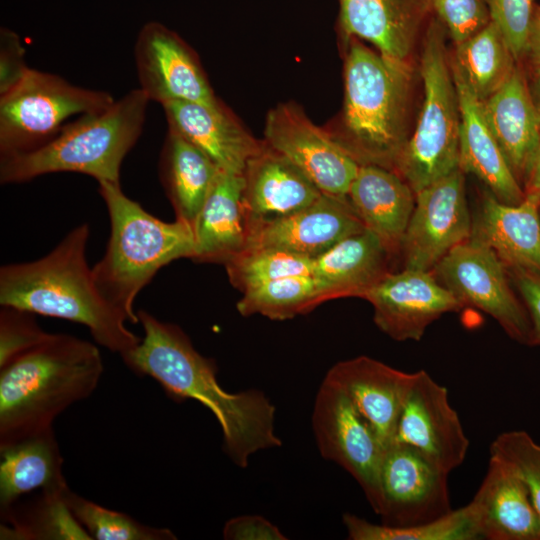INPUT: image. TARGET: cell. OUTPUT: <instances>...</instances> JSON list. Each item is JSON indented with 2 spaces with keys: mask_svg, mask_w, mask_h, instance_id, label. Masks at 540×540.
<instances>
[{
  "mask_svg": "<svg viewBox=\"0 0 540 540\" xmlns=\"http://www.w3.org/2000/svg\"><path fill=\"white\" fill-rule=\"evenodd\" d=\"M392 255L369 230L352 234L313 259L315 276L330 300L360 297L390 272Z\"/></svg>",
  "mask_w": 540,
  "mask_h": 540,
  "instance_id": "obj_28",
  "label": "cell"
},
{
  "mask_svg": "<svg viewBox=\"0 0 540 540\" xmlns=\"http://www.w3.org/2000/svg\"><path fill=\"white\" fill-rule=\"evenodd\" d=\"M448 475L407 445L388 446L380 471L381 523L410 527L450 513Z\"/></svg>",
  "mask_w": 540,
  "mask_h": 540,
  "instance_id": "obj_12",
  "label": "cell"
},
{
  "mask_svg": "<svg viewBox=\"0 0 540 540\" xmlns=\"http://www.w3.org/2000/svg\"><path fill=\"white\" fill-rule=\"evenodd\" d=\"M168 127L204 152L220 170L243 174L262 149L223 106L189 101L162 105Z\"/></svg>",
  "mask_w": 540,
  "mask_h": 540,
  "instance_id": "obj_22",
  "label": "cell"
},
{
  "mask_svg": "<svg viewBox=\"0 0 540 540\" xmlns=\"http://www.w3.org/2000/svg\"><path fill=\"white\" fill-rule=\"evenodd\" d=\"M487 122L516 178L526 182L540 141V112L518 69L482 101Z\"/></svg>",
  "mask_w": 540,
  "mask_h": 540,
  "instance_id": "obj_27",
  "label": "cell"
},
{
  "mask_svg": "<svg viewBox=\"0 0 540 540\" xmlns=\"http://www.w3.org/2000/svg\"><path fill=\"white\" fill-rule=\"evenodd\" d=\"M490 456L513 467L525 483L540 516V443L523 430L502 432L491 443Z\"/></svg>",
  "mask_w": 540,
  "mask_h": 540,
  "instance_id": "obj_37",
  "label": "cell"
},
{
  "mask_svg": "<svg viewBox=\"0 0 540 540\" xmlns=\"http://www.w3.org/2000/svg\"><path fill=\"white\" fill-rule=\"evenodd\" d=\"M343 523L352 540H478L477 526L469 505L421 525L396 528L371 523L351 513Z\"/></svg>",
  "mask_w": 540,
  "mask_h": 540,
  "instance_id": "obj_34",
  "label": "cell"
},
{
  "mask_svg": "<svg viewBox=\"0 0 540 540\" xmlns=\"http://www.w3.org/2000/svg\"><path fill=\"white\" fill-rule=\"evenodd\" d=\"M429 1L455 44L475 35L491 21L486 0Z\"/></svg>",
  "mask_w": 540,
  "mask_h": 540,
  "instance_id": "obj_40",
  "label": "cell"
},
{
  "mask_svg": "<svg viewBox=\"0 0 540 540\" xmlns=\"http://www.w3.org/2000/svg\"><path fill=\"white\" fill-rule=\"evenodd\" d=\"M110 219V236L103 257L92 267L104 298L129 323H139L134 302L164 266L195 256L193 228L182 220L162 221L130 199L120 183L98 182Z\"/></svg>",
  "mask_w": 540,
  "mask_h": 540,
  "instance_id": "obj_4",
  "label": "cell"
},
{
  "mask_svg": "<svg viewBox=\"0 0 540 540\" xmlns=\"http://www.w3.org/2000/svg\"><path fill=\"white\" fill-rule=\"evenodd\" d=\"M199 148L168 129L159 161V173L176 219L192 228L219 172Z\"/></svg>",
  "mask_w": 540,
  "mask_h": 540,
  "instance_id": "obj_30",
  "label": "cell"
},
{
  "mask_svg": "<svg viewBox=\"0 0 540 540\" xmlns=\"http://www.w3.org/2000/svg\"><path fill=\"white\" fill-rule=\"evenodd\" d=\"M415 372L361 355L333 365L324 380L340 388L375 431L385 448L395 439L399 417Z\"/></svg>",
  "mask_w": 540,
  "mask_h": 540,
  "instance_id": "obj_18",
  "label": "cell"
},
{
  "mask_svg": "<svg viewBox=\"0 0 540 540\" xmlns=\"http://www.w3.org/2000/svg\"><path fill=\"white\" fill-rule=\"evenodd\" d=\"M365 228L348 197L322 194L286 216L249 220L246 248L274 247L316 258Z\"/></svg>",
  "mask_w": 540,
  "mask_h": 540,
  "instance_id": "obj_17",
  "label": "cell"
},
{
  "mask_svg": "<svg viewBox=\"0 0 540 540\" xmlns=\"http://www.w3.org/2000/svg\"><path fill=\"white\" fill-rule=\"evenodd\" d=\"M346 37L372 43L386 58L407 62L416 34L432 10L429 0H338Z\"/></svg>",
  "mask_w": 540,
  "mask_h": 540,
  "instance_id": "obj_23",
  "label": "cell"
},
{
  "mask_svg": "<svg viewBox=\"0 0 540 540\" xmlns=\"http://www.w3.org/2000/svg\"><path fill=\"white\" fill-rule=\"evenodd\" d=\"M347 197L365 228L392 256L400 253L415 205V192L409 184L394 170L363 164Z\"/></svg>",
  "mask_w": 540,
  "mask_h": 540,
  "instance_id": "obj_24",
  "label": "cell"
},
{
  "mask_svg": "<svg viewBox=\"0 0 540 540\" xmlns=\"http://www.w3.org/2000/svg\"><path fill=\"white\" fill-rule=\"evenodd\" d=\"M527 51L531 53L534 61L540 65V11L532 19Z\"/></svg>",
  "mask_w": 540,
  "mask_h": 540,
  "instance_id": "obj_44",
  "label": "cell"
},
{
  "mask_svg": "<svg viewBox=\"0 0 540 540\" xmlns=\"http://www.w3.org/2000/svg\"><path fill=\"white\" fill-rule=\"evenodd\" d=\"M0 511L33 491L68 486L54 429L0 449Z\"/></svg>",
  "mask_w": 540,
  "mask_h": 540,
  "instance_id": "obj_29",
  "label": "cell"
},
{
  "mask_svg": "<svg viewBox=\"0 0 540 540\" xmlns=\"http://www.w3.org/2000/svg\"><path fill=\"white\" fill-rule=\"evenodd\" d=\"M106 91L73 85L59 75L30 68L0 96L1 157L35 150L54 138L75 115L105 110L114 103Z\"/></svg>",
  "mask_w": 540,
  "mask_h": 540,
  "instance_id": "obj_8",
  "label": "cell"
},
{
  "mask_svg": "<svg viewBox=\"0 0 540 540\" xmlns=\"http://www.w3.org/2000/svg\"><path fill=\"white\" fill-rule=\"evenodd\" d=\"M445 27L433 18L421 56L424 101L415 131L394 171L416 193L459 169L460 108L445 48Z\"/></svg>",
  "mask_w": 540,
  "mask_h": 540,
  "instance_id": "obj_7",
  "label": "cell"
},
{
  "mask_svg": "<svg viewBox=\"0 0 540 540\" xmlns=\"http://www.w3.org/2000/svg\"><path fill=\"white\" fill-rule=\"evenodd\" d=\"M534 0H486L490 20L502 34L514 59L528 49Z\"/></svg>",
  "mask_w": 540,
  "mask_h": 540,
  "instance_id": "obj_39",
  "label": "cell"
},
{
  "mask_svg": "<svg viewBox=\"0 0 540 540\" xmlns=\"http://www.w3.org/2000/svg\"><path fill=\"white\" fill-rule=\"evenodd\" d=\"M312 427L322 457L352 475L378 515L382 502L380 471L386 448L349 397L325 380L314 401Z\"/></svg>",
  "mask_w": 540,
  "mask_h": 540,
  "instance_id": "obj_10",
  "label": "cell"
},
{
  "mask_svg": "<svg viewBox=\"0 0 540 540\" xmlns=\"http://www.w3.org/2000/svg\"><path fill=\"white\" fill-rule=\"evenodd\" d=\"M264 135L265 143L296 165L322 193L348 195L360 164L299 108L282 104L272 109Z\"/></svg>",
  "mask_w": 540,
  "mask_h": 540,
  "instance_id": "obj_13",
  "label": "cell"
},
{
  "mask_svg": "<svg viewBox=\"0 0 540 540\" xmlns=\"http://www.w3.org/2000/svg\"><path fill=\"white\" fill-rule=\"evenodd\" d=\"M527 191H539L540 192V141L534 156V160L531 166L530 173L526 180Z\"/></svg>",
  "mask_w": 540,
  "mask_h": 540,
  "instance_id": "obj_45",
  "label": "cell"
},
{
  "mask_svg": "<svg viewBox=\"0 0 540 540\" xmlns=\"http://www.w3.org/2000/svg\"><path fill=\"white\" fill-rule=\"evenodd\" d=\"M363 299L376 326L396 341H419L431 323L463 307L432 271L406 268L387 273Z\"/></svg>",
  "mask_w": 540,
  "mask_h": 540,
  "instance_id": "obj_16",
  "label": "cell"
},
{
  "mask_svg": "<svg viewBox=\"0 0 540 540\" xmlns=\"http://www.w3.org/2000/svg\"><path fill=\"white\" fill-rule=\"evenodd\" d=\"M89 226L72 229L48 254L0 268V304L86 326L94 341L120 356L141 341L97 288L86 258Z\"/></svg>",
  "mask_w": 540,
  "mask_h": 540,
  "instance_id": "obj_2",
  "label": "cell"
},
{
  "mask_svg": "<svg viewBox=\"0 0 540 540\" xmlns=\"http://www.w3.org/2000/svg\"><path fill=\"white\" fill-rule=\"evenodd\" d=\"M393 443L413 448L447 473L466 458L469 439L448 390L425 370L415 372Z\"/></svg>",
  "mask_w": 540,
  "mask_h": 540,
  "instance_id": "obj_14",
  "label": "cell"
},
{
  "mask_svg": "<svg viewBox=\"0 0 540 540\" xmlns=\"http://www.w3.org/2000/svg\"><path fill=\"white\" fill-rule=\"evenodd\" d=\"M516 205L484 196L471 236L481 240L508 269L540 276V192H525Z\"/></svg>",
  "mask_w": 540,
  "mask_h": 540,
  "instance_id": "obj_21",
  "label": "cell"
},
{
  "mask_svg": "<svg viewBox=\"0 0 540 540\" xmlns=\"http://www.w3.org/2000/svg\"><path fill=\"white\" fill-rule=\"evenodd\" d=\"M0 310V368L48 338L33 313L10 306Z\"/></svg>",
  "mask_w": 540,
  "mask_h": 540,
  "instance_id": "obj_38",
  "label": "cell"
},
{
  "mask_svg": "<svg viewBox=\"0 0 540 540\" xmlns=\"http://www.w3.org/2000/svg\"><path fill=\"white\" fill-rule=\"evenodd\" d=\"M532 325L531 345H540V276L515 269H508Z\"/></svg>",
  "mask_w": 540,
  "mask_h": 540,
  "instance_id": "obj_43",
  "label": "cell"
},
{
  "mask_svg": "<svg viewBox=\"0 0 540 540\" xmlns=\"http://www.w3.org/2000/svg\"><path fill=\"white\" fill-rule=\"evenodd\" d=\"M243 177L249 220L286 216L323 194L296 165L265 142L247 163Z\"/></svg>",
  "mask_w": 540,
  "mask_h": 540,
  "instance_id": "obj_26",
  "label": "cell"
},
{
  "mask_svg": "<svg viewBox=\"0 0 540 540\" xmlns=\"http://www.w3.org/2000/svg\"><path fill=\"white\" fill-rule=\"evenodd\" d=\"M30 68L25 62V48L17 33L0 29V96L13 89Z\"/></svg>",
  "mask_w": 540,
  "mask_h": 540,
  "instance_id": "obj_41",
  "label": "cell"
},
{
  "mask_svg": "<svg viewBox=\"0 0 540 540\" xmlns=\"http://www.w3.org/2000/svg\"><path fill=\"white\" fill-rule=\"evenodd\" d=\"M451 72L460 108L459 167L480 179L499 201L519 204L525 197L485 117L483 103L457 65Z\"/></svg>",
  "mask_w": 540,
  "mask_h": 540,
  "instance_id": "obj_20",
  "label": "cell"
},
{
  "mask_svg": "<svg viewBox=\"0 0 540 540\" xmlns=\"http://www.w3.org/2000/svg\"><path fill=\"white\" fill-rule=\"evenodd\" d=\"M66 488L61 491H39L35 497L18 500L0 511V539L91 540L63 498Z\"/></svg>",
  "mask_w": 540,
  "mask_h": 540,
  "instance_id": "obj_31",
  "label": "cell"
},
{
  "mask_svg": "<svg viewBox=\"0 0 540 540\" xmlns=\"http://www.w3.org/2000/svg\"><path fill=\"white\" fill-rule=\"evenodd\" d=\"M432 272L462 306L481 310L510 338L531 345L529 314L511 287L508 268L481 240L470 236L451 249Z\"/></svg>",
  "mask_w": 540,
  "mask_h": 540,
  "instance_id": "obj_9",
  "label": "cell"
},
{
  "mask_svg": "<svg viewBox=\"0 0 540 540\" xmlns=\"http://www.w3.org/2000/svg\"><path fill=\"white\" fill-rule=\"evenodd\" d=\"M103 370L94 343L64 333L0 368V449L53 429L62 412L93 394Z\"/></svg>",
  "mask_w": 540,
  "mask_h": 540,
  "instance_id": "obj_3",
  "label": "cell"
},
{
  "mask_svg": "<svg viewBox=\"0 0 540 540\" xmlns=\"http://www.w3.org/2000/svg\"><path fill=\"white\" fill-rule=\"evenodd\" d=\"M513 56L497 26L482 30L456 44L454 63L480 100L487 99L514 69Z\"/></svg>",
  "mask_w": 540,
  "mask_h": 540,
  "instance_id": "obj_33",
  "label": "cell"
},
{
  "mask_svg": "<svg viewBox=\"0 0 540 540\" xmlns=\"http://www.w3.org/2000/svg\"><path fill=\"white\" fill-rule=\"evenodd\" d=\"M137 315L144 337L121 356L123 362L135 374L157 381L173 400L191 399L209 409L235 465L245 468L254 453L282 445L275 432V407L264 393L224 390L214 361L201 355L179 326L145 310Z\"/></svg>",
  "mask_w": 540,
  "mask_h": 540,
  "instance_id": "obj_1",
  "label": "cell"
},
{
  "mask_svg": "<svg viewBox=\"0 0 540 540\" xmlns=\"http://www.w3.org/2000/svg\"><path fill=\"white\" fill-rule=\"evenodd\" d=\"M63 498L75 519L91 540H175L168 528L145 525L126 513L103 507L73 492L69 486Z\"/></svg>",
  "mask_w": 540,
  "mask_h": 540,
  "instance_id": "obj_36",
  "label": "cell"
},
{
  "mask_svg": "<svg viewBox=\"0 0 540 540\" xmlns=\"http://www.w3.org/2000/svg\"><path fill=\"white\" fill-rule=\"evenodd\" d=\"M243 192V174L219 170L193 226V260L225 264L246 249L249 218Z\"/></svg>",
  "mask_w": 540,
  "mask_h": 540,
  "instance_id": "obj_25",
  "label": "cell"
},
{
  "mask_svg": "<svg viewBox=\"0 0 540 540\" xmlns=\"http://www.w3.org/2000/svg\"><path fill=\"white\" fill-rule=\"evenodd\" d=\"M230 283L242 293L290 276L313 275L312 258L274 247H250L224 264Z\"/></svg>",
  "mask_w": 540,
  "mask_h": 540,
  "instance_id": "obj_35",
  "label": "cell"
},
{
  "mask_svg": "<svg viewBox=\"0 0 540 540\" xmlns=\"http://www.w3.org/2000/svg\"><path fill=\"white\" fill-rule=\"evenodd\" d=\"M324 285L313 275L276 279L243 292L236 304L242 316L262 315L287 320L329 301Z\"/></svg>",
  "mask_w": 540,
  "mask_h": 540,
  "instance_id": "obj_32",
  "label": "cell"
},
{
  "mask_svg": "<svg viewBox=\"0 0 540 540\" xmlns=\"http://www.w3.org/2000/svg\"><path fill=\"white\" fill-rule=\"evenodd\" d=\"M223 537L229 540L287 539L278 527L256 515L239 516L228 520L223 528Z\"/></svg>",
  "mask_w": 540,
  "mask_h": 540,
  "instance_id": "obj_42",
  "label": "cell"
},
{
  "mask_svg": "<svg viewBox=\"0 0 540 540\" xmlns=\"http://www.w3.org/2000/svg\"><path fill=\"white\" fill-rule=\"evenodd\" d=\"M480 539L540 540V516L511 465L490 456L486 474L468 503Z\"/></svg>",
  "mask_w": 540,
  "mask_h": 540,
  "instance_id": "obj_19",
  "label": "cell"
},
{
  "mask_svg": "<svg viewBox=\"0 0 540 540\" xmlns=\"http://www.w3.org/2000/svg\"><path fill=\"white\" fill-rule=\"evenodd\" d=\"M411 81L408 62L353 42L345 64L344 129L340 144L360 164L394 170L407 142Z\"/></svg>",
  "mask_w": 540,
  "mask_h": 540,
  "instance_id": "obj_6",
  "label": "cell"
},
{
  "mask_svg": "<svg viewBox=\"0 0 540 540\" xmlns=\"http://www.w3.org/2000/svg\"><path fill=\"white\" fill-rule=\"evenodd\" d=\"M134 58L139 88L150 101L161 105L173 101L220 103L194 53L160 22L150 21L142 26Z\"/></svg>",
  "mask_w": 540,
  "mask_h": 540,
  "instance_id": "obj_15",
  "label": "cell"
},
{
  "mask_svg": "<svg viewBox=\"0 0 540 540\" xmlns=\"http://www.w3.org/2000/svg\"><path fill=\"white\" fill-rule=\"evenodd\" d=\"M534 87H535V97H536V100H534V102L537 109L540 112V65H538V68L536 70Z\"/></svg>",
  "mask_w": 540,
  "mask_h": 540,
  "instance_id": "obj_46",
  "label": "cell"
},
{
  "mask_svg": "<svg viewBox=\"0 0 540 540\" xmlns=\"http://www.w3.org/2000/svg\"><path fill=\"white\" fill-rule=\"evenodd\" d=\"M459 168L415 193L400 253L404 268L432 271L455 246L470 238L473 220Z\"/></svg>",
  "mask_w": 540,
  "mask_h": 540,
  "instance_id": "obj_11",
  "label": "cell"
},
{
  "mask_svg": "<svg viewBox=\"0 0 540 540\" xmlns=\"http://www.w3.org/2000/svg\"><path fill=\"white\" fill-rule=\"evenodd\" d=\"M150 100L133 89L105 110L79 116L41 147L0 159V182L15 184L57 172H75L97 182L120 183V168L138 141Z\"/></svg>",
  "mask_w": 540,
  "mask_h": 540,
  "instance_id": "obj_5",
  "label": "cell"
}]
</instances>
